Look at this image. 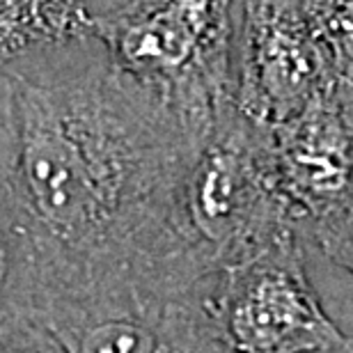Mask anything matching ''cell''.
Returning <instances> with one entry per match:
<instances>
[{"label": "cell", "instance_id": "1", "mask_svg": "<svg viewBox=\"0 0 353 353\" xmlns=\"http://www.w3.org/2000/svg\"><path fill=\"white\" fill-rule=\"evenodd\" d=\"M17 83V159L0 207L3 305L34 321L209 285L181 190L211 117L174 105L88 41Z\"/></svg>", "mask_w": 353, "mask_h": 353}, {"label": "cell", "instance_id": "2", "mask_svg": "<svg viewBox=\"0 0 353 353\" xmlns=\"http://www.w3.org/2000/svg\"><path fill=\"white\" fill-rule=\"evenodd\" d=\"M181 225L211 278L282 239L303 236L280 183L273 126L234 101L218 105L183 181Z\"/></svg>", "mask_w": 353, "mask_h": 353}, {"label": "cell", "instance_id": "3", "mask_svg": "<svg viewBox=\"0 0 353 353\" xmlns=\"http://www.w3.org/2000/svg\"><path fill=\"white\" fill-rule=\"evenodd\" d=\"M92 19L112 65L186 112L234 101L239 3H92Z\"/></svg>", "mask_w": 353, "mask_h": 353}, {"label": "cell", "instance_id": "4", "mask_svg": "<svg viewBox=\"0 0 353 353\" xmlns=\"http://www.w3.org/2000/svg\"><path fill=\"white\" fill-rule=\"evenodd\" d=\"M211 310L230 353H353L307 278L301 234L225 268Z\"/></svg>", "mask_w": 353, "mask_h": 353}, {"label": "cell", "instance_id": "5", "mask_svg": "<svg viewBox=\"0 0 353 353\" xmlns=\"http://www.w3.org/2000/svg\"><path fill=\"white\" fill-rule=\"evenodd\" d=\"M280 183L305 239L353 271V85L335 83L273 126Z\"/></svg>", "mask_w": 353, "mask_h": 353}, {"label": "cell", "instance_id": "6", "mask_svg": "<svg viewBox=\"0 0 353 353\" xmlns=\"http://www.w3.org/2000/svg\"><path fill=\"white\" fill-rule=\"evenodd\" d=\"M337 81L316 3H239L234 103L280 126Z\"/></svg>", "mask_w": 353, "mask_h": 353}, {"label": "cell", "instance_id": "7", "mask_svg": "<svg viewBox=\"0 0 353 353\" xmlns=\"http://www.w3.org/2000/svg\"><path fill=\"white\" fill-rule=\"evenodd\" d=\"M214 282L183 294H138L44 321L65 353H230L211 310Z\"/></svg>", "mask_w": 353, "mask_h": 353}, {"label": "cell", "instance_id": "8", "mask_svg": "<svg viewBox=\"0 0 353 353\" xmlns=\"http://www.w3.org/2000/svg\"><path fill=\"white\" fill-rule=\"evenodd\" d=\"M94 39L92 3H0V74L12 81Z\"/></svg>", "mask_w": 353, "mask_h": 353}, {"label": "cell", "instance_id": "9", "mask_svg": "<svg viewBox=\"0 0 353 353\" xmlns=\"http://www.w3.org/2000/svg\"><path fill=\"white\" fill-rule=\"evenodd\" d=\"M316 17L340 83L353 85V3H316Z\"/></svg>", "mask_w": 353, "mask_h": 353}, {"label": "cell", "instance_id": "10", "mask_svg": "<svg viewBox=\"0 0 353 353\" xmlns=\"http://www.w3.org/2000/svg\"><path fill=\"white\" fill-rule=\"evenodd\" d=\"M0 353H65L51 330L19 310L0 307Z\"/></svg>", "mask_w": 353, "mask_h": 353}, {"label": "cell", "instance_id": "11", "mask_svg": "<svg viewBox=\"0 0 353 353\" xmlns=\"http://www.w3.org/2000/svg\"><path fill=\"white\" fill-rule=\"evenodd\" d=\"M17 159V83L0 74V207Z\"/></svg>", "mask_w": 353, "mask_h": 353}, {"label": "cell", "instance_id": "12", "mask_svg": "<svg viewBox=\"0 0 353 353\" xmlns=\"http://www.w3.org/2000/svg\"><path fill=\"white\" fill-rule=\"evenodd\" d=\"M7 278H10V250H7L5 232L0 228V307H3V301H5Z\"/></svg>", "mask_w": 353, "mask_h": 353}]
</instances>
